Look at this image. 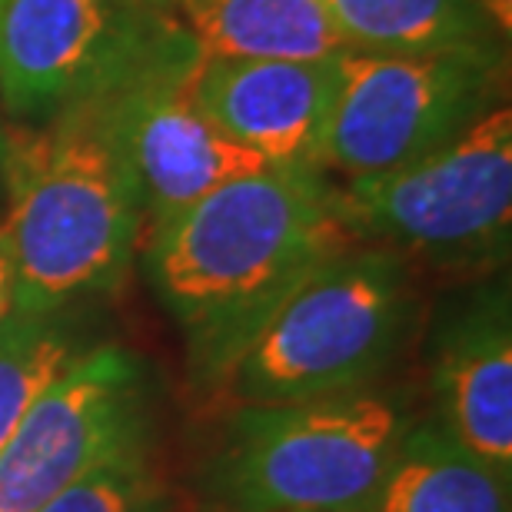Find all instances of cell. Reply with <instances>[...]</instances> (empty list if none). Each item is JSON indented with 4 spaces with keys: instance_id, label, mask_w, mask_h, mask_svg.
Here are the masks:
<instances>
[{
    "instance_id": "2",
    "label": "cell",
    "mask_w": 512,
    "mask_h": 512,
    "mask_svg": "<svg viewBox=\"0 0 512 512\" xmlns=\"http://www.w3.org/2000/svg\"><path fill=\"white\" fill-rule=\"evenodd\" d=\"M110 94L44 124L7 127L0 240L17 313L60 316L117 290L143 247L140 200L114 133Z\"/></svg>"
},
{
    "instance_id": "15",
    "label": "cell",
    "mask_w": 512,
    "mask_h": 512,
    "mask_svg": "<svg viewBox=\"0 0 512 512\" xmlns=\"http://www.w3.org/2000/svg\"><path fill=\"white\" fill-rule=\"evenodd\" d=\"M60 316L10 310L0 323V449L14 436L37 396L84 350L77 333Z\"/></svg>"
},
{
    "instance_id": "13",
    "label": "cell",
    "mask_w": 512,
    "mask_h": 512,
    "mask_svg": "<svg viewBox=\"0 0 512 512\" xmlns=\"http://www.w3.org/2000/svg\"><path fill=\"white\" fill-rule=\"evenodd\" d=\"M170 17L207 57L326 60L346 50L320 0H173Z\"/></svg>"
},
{
    "instance_id": "6",
    "label": "cell",
    "mask_w": 512,
    "mask_h": 512,
    "mask_svg": "<svg viewBox=\"0 0 512 512\" xmlns=\"http://www.w3.org/2000/svg\"><path fill=\"white\" fill-rule=\"evenodd\" d=\"M333 67L323 170L343 180L426 157L506 94V47H346Z\"/></svg>"
},
{
    "instance_id": "8",
    "label": "cell",
    "mask_w": 512,
    "mask_h": 512,
    "mask_svg": "<svg viewBox=\"0 0 512 512\" xmlns=\"http://www.w3.org/2000/svg\"><path fill=\"white\" fill-rule=\"evenodd\" d=\"M150 386L120 346H84L0 449V512H37L124 449L150 446Z\"/></svg>"
},
{
    "instance_id": "7",
    "label": "cell",
    "mask_w": 512,
    "mask_h": 512,
    "mask_svg": "<svg viewBox=\"0 0 512 512\" xmlns=\"http://www.w3.org/2000/svg\"><path fill=\"white\" fill-rule=\"evenodd\" d=\"M177 34L143 0H0V114L44 124L104 97Z\"/></svg>"
},
{
    "instance_id": "5",
    "label": "cell",
    "mask_w": 512,
    "mask_h": 512,
    "mask_svg": "<svg viewBox=\"0 0 512 512\" xmlns=\"http://www.w3.org/2000/svg\"><path fill=\"white\" fill-rule=\"evenodd\" d=\"M356 243L406 263H499L512 237V110L496 104L433 153L396 170L336 183Z\"/></svg>"
},
{
    "instance_id": "16",
    "label": "cell",
    "mask_w": 512,
    "mask_h": 512,
    "mask_svg": "<svg viewBox=\"0 0 512 512\" xmlns=\"http://www.w3.org/2000/svg\"><path fill=\"white\" fill-rule=\"evenodd\" d=\"M37 512H170V499L150 463V446H137L90 469Z\"/></svg>"
},
{
    "instance_id": "11",
    "label": "cell",
    "mask_w": 512,
    "mask_h": 512,
    "mask_svg": "<svg viewBox=\"0 0 512 512\" xmlns=\"http://www.w3.org/2000/svg\"><path fill=\"white\" fill-rule=\"evenodd\" d=\"M436 423L469 453L512 476V310L509 286H476L446 310L429 343Z\"/></svg>"
},
{
    "instance_id": "19",
    "label": "cell",
    "mask_w": 512,
    "mask_h": 512,
    "mask_svg": "<svg viewBox=\"0 0 512 512\" xmlns=\"http://www.w3.org/2000/svg\"><path fill=\"white\" fill-rule=\"evenodd\" d=\"M4 143H7V127H4V114H0V163H4Z\"/></svg>"
},
{
    "instance_id": "12",
    "label": "cell",
    "mask_w": 512,
    "mask_h": 512,
    "mask_svg": "<svg viewBox=\"0 0 512 512\" xmlns=\"http://www.w3.org/2000/svg\"><path fill=\"white\" fill-rule=\"evenodd\" d=\"M363 512H512V476L423 419L409 423Z\"/></svg>"
},
{
    "instance_id": "9",
    "label": "cell",
    "mask_w": 512,
    "mask_h": 512,
    "mask_svg": "<svg viewBox=\"0 0 512 512\" xmlns=\"http://www.w3.org/2000/svg\"><path fill=\"white\" fill-rule=\"evenodd\" d=\"M197 57L200 50L180 30L110 94L114 133L140 200L143 240L213 187L266 167L200 110L193 97Z\"/></svg>"
},
{
    "instance_id": "4",
    "label": "cell",
    "mask_w": 512,
    "mask_h": 512,
    "mask_svg": "<svg viewBox=\"0 0 512 512\" xmlns=\"http://www.w3.org/2000/svg\"><path fill=\"white\" fill-rule=\"evenodd\" d=\"M386 389L243 403L213 453L207 489L227 512H363L409 429Z\"/></svg>"
},
{
    "instance_id": "3",
    "label": "cell",
    "mask_w": 512,
    "mask_h": 512,
    "mask_svg": "<svg viewBox=\"0 0 512 512\" xmlns=\"http://www.w3.org/2000/svg\"><path fill=\"white\" fill-rule=\"evenodd\" d=\"M413 323L409 263L353 240L283 293L227 383L243 403H303L366 389L399 356Z\"/></svg>"
},
{
    "instance_id": "14",
    "label": "cell",
    "mask_w": 512,
    "mask_h": 512,
    "mask_svg": "<svg viewBox=\"0 0 512 512\" xmlns=\"http://www.w3.org/2000/svg\"><path fill=\"white\" fill-rule=\"evenodd\" d=\"M346 47H506L476 0H320Z\"/></svg>"
},
{
    "instance_id": "10",
    "label": "cell",
    "mask_w": 512,
    "mask_h": 512,
    "mask_svg": "<svg viewBox=\"0 0 512 512\" xmlns=\"http://www.w3.org/2000/svg\"><path fill=\"white\" fill-rule=\"evenodd\" d=\"M333 90V57L273 60L200 54L193 67V97L213 127L266 167L283 170H323Z\"/></svg>"
},
{
    "instance_id": "18",
    "label": "cell",
    "mask_w": 512,
    "mask_h": 512,
    "mask_svg": "<svg viewBox=\"0 0 512 512\" xmlns=\"http://www.w3.org/2000/svg\"><path fill=\"white\" fill-rule=\"evenodd\" d=\"M14 310V290H10V263H7V250L4 240H0V323L7 320V313Z\"/></svg>"
},
{
    "instance_id": "17",
    "label": "cell",
    "mask_w": 512,
    "mask_h": 512,
    "mask_svg": "<svg viewBox=\"0 0 512 512\" xmlns=\"http://www.w3.org/2000/svg\"><path fill=\"white\" fill-rule=\"evenodd\" d=\"M476 7L483 10V17L493 24V30L503 40L512 34V0H476Z\"/></svg>"
},
{
    "instance_id": "1",
    "label": "cell",
    "mask_w": 512,
    "mask_h": 512,
    "mask_svg": "<svg viewBox=\"0 0 512 512\" xmlns=\"http://www.w3.org/2000/svg\"><path fill=\"white\" fill-rule=\"evenodd\" d=\"M353 243L323 170L263 167L213 187L143 240L150 286L187 336L200 383L217 386L283 293Z\"/></svg>"
},
{
    "instance_id": "20",
    "label": "cell",
    "mask_w": 512,
    "mask_h": 512,
    "mask_svg": "<svg viewBox=\"0 0 512 512\" xmlns=\"http://www.w3.org/2000/svg\"><path fill=\"white\" fill-rule=\"evenodd\" d=\"M143 4H150V7H157V10H167V14H170V7H173V0H143Z\"/></svg>"
}]
</instances>
